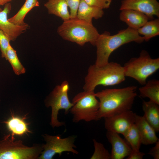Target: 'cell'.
<instances>
[{
	"label": "cell",
	"mask_w": 159,
	"mask_h": 159,
	"mask_svg": "<svg viewBox=\"0 0 159 159\" xmlns=\"http://www.w3.org/2000/svg\"><path fill=\"white\" fill-rule=\"evenodd\" d=\"M104 14L103 9L90 5L84 0H81L77 11L76 17L90 23L93 19H98Z\"/></svg>",
	"instance_id": "2e32d148"
},
{
	"label": "cell",
	"mask_w": 159,
	"mask_h": 159,
	"mask_svg": "<svg viewBox=\"0 0 159 159\" xmlns=\"http://www.w3.org/2000/svg\"><path fill=\"white\" fill-rule=\"evenodd\" d=\"M155 146L152 148L149 154L152 156L154 159H159V141L155 143Z\"/></svg>",
	"instance_id": "f546056e"
},
{
	"label": "cell",
	"mask_w": 159,
	"mask_h": 159,
	"mask_svg": "<svg viewBox=\"0 0 159 159\" xmlns=\"http://www.w3.org/2000/svg\"><path fill=\"white\" fill-rule=\"evenodd\" d=\"M3 9L1 8V7H0V12Z\"/></svg>",
	"instance_id": "1f68e13d"
},
{
	"label": "cell",
	"mask_w": 159,
	"mask_h": 159,
	"mask_svg": "<svg viewBox=\"0 0 159 159\" xmlns=\"http://www.w3.org/2000/svg\"><path fill=\"white\" fill-rule=\"evenodd\" d=\"M4 123L11 132V134L12 137H14L15 135H22L31 132L28 128L27 124L22 119L19 117L12 116Z\"/></svg>",
	"instance_id": "44dd1931"
},
{
	"label": "cell",
	"mask_w": 159,
	"mask_h": 159,
	"mask_svg": "<svg viewBox=\"0 0 159 159\" xmlns=\"http://www.w3.org/2000/svg\"><path fill=\"white\" fill-rule=\"evenodd\" d=\"M58 34L64 39L81 46L90 42L95 46L100 34L92 23L76 17L63 21L57 29Z\"/></svg>",
	"instance_id": "277c9868"
},
{
	"label": "cell",
	"mask_w": 159,
	"mask_h": 159,
	"mask_svg": "<svg viewBox=\"0 0 159 159\" xmlns=\"http://www.w3.org/2000/svg\"><path fill=\"white\" fill-rule=\"evenodd\" d=\"M119 18L132 29L137 30L149 20L147 16L140 12L132 9L122 10Z\"/></svg>",
	"instance_id": "9a60e30c"
},
{
	"label": "cell",
	"mask_w": 159,
	"mask_h": 159,
	"mask_svg": "<svg viewBox=\"0 0 159 159\" xmlns=\"http://www.w3.org/2000/svg\"><path fill=\"white\" fill-rule=\"evenodd\" d=\"M123 66L115 62H109L97 66L91 65L88 69L83 86L84 91L94 90L99 85L108 86L118 85L125 80Z\"/></svg>",
	"instance_id": "3957f363"
},
{
	"label": "cell",
	"mask_w": 159,
	"mask_h": 159,
	"mask_svg": "<svg viewBox=\"0 0 159 159\" xmlns=\"http://www.w3.org/2000/svg\"></svg>",
	"instance_id": "d6a6232c"
},
{
	"label": "cell",
	"mask_w": 159,
	"mask_h": 159,
	"mask_svg": "<svg viewBox=\"0 0 159 159\" xmlns=\"http://www.w3.org/2000/svg\"><path fill=\"white\" fill-rule=\"evenodd\" d=\"M137 87L131 86L120 88L106 89L95 93L99 99V120L131 110L137 95Z\"/></svg>",
	"instance_id": "6da1fadb"
},
{
	"label": "cell",
	"mask_w": 159,
	"mask_h": 159,
	"mask_svg": "<svg viewBox=\"0 0 159 159\" xmlns=\"http://www.w3.org/2000/svg\"><path fill=\"white\" fill-rule=\"evenodd\" d=\"M142 108L144 112L143 116L156 132H158L159 131V105L150 100L143 101Z\"/></svg>",
	"instance_id": "e0dca14e"
},
{
	"label": "cell",
	"mask_w": 159,
	"mask_h": 159,
	"mask_svg": "<svg viewBox=\"0 0 159 159\" xmlns=\"http://www.w3.org/2000/svg\"><path fill=\"white\" fill-rule=\"evenodd\" d=\"M123 67L125 77L132 78L143 85L148 78L159 69V58H152L147 51L143 50L138 57L131 58Z\"/></svg>",
	"instance_id": "5b68a950"
},
{
	"label": "cell",
	"mask_w": 159,
	"mask_h": 159,
	"mask_svg": "<svg viewBox=\"0 0 159 159\" xmlns=\"http://www.w3.org/2000/svg\"><path fill=\"white\" fill-rule=\"evenodd\" d=\"M39 6V4L38 0H26L18 12L13 16L8 19V20L16 25H25L26 24L24 21L26 14L33 8Z\"/></svg>",
	"instance_id": "ffe728a7"
},
{
	"label": "cell",
	"mask_w": 159,
	"mask_h": 159,
	"mask_svg": "<svg viewBox=\"0 0 159 159\" xmlns=\"http://www.w3.org/2000/svg\"><path fill=\"white\" fill-rule=\"evenodd\" d=\"M72 102L74 105L69 112L73 115V122L99 120L100 102L95 96L94 90H84L78 93L73 97Z\"/></svg>",
	"instance_id": "8992f818"
},
{
	"label": "cell",
	"mask_w": 159,
	"mask_h": 159,
	"mask_svg": "<svg viewBox=\"0 0 159 159\" xmlns=\"http://www.w3.org/2000/svg\"><path fill=\"white\" fill-rule=\"evenodd\" d=\"M6 60H8L10 63L16 74L19 75L25 72V69L19 60L16 51L12 48L11 44L7 51Z\"/></svg>",
	"instance_id": "cb8c5ba5"
},
{
	"label": "cell",
	"mask_w": 159,
	"mask_h": 159,
	"mask_svg": "<svg viewBox=\"0 0 159 159\" xmlns=\"http://www.w3.org/2000/svg\"><path fill=\"white\" fill-rule=\"evenodd\" d=\"M10 39L7 35L0 29V50L1 57L6 60V52L10 45Z\"/></svg>",
	"instance_id": "484cf974"
},
{
	"label": "cell",
	"mask_w": 159,
	"mask_h": 159,
	"mask_svg": "<svg viewBox=\"0 0 159 159\" xmlns=\"http://www.w3.org/2000/svg\"><path fill=\"white\" fill-rule=\"evenodd\" d=\"M42 137L45 143L43 144V150L38 159H52L56 154L61 156L62 152L67 151L78 154V152L74 148L76 136H69L62 138L60 135H51L43 134Z\"/></svg>",
	"instance_id": "9c48e42d"
},
{
	"label": "cell",
	"mask_w": 159,
	"mask_h": 159,
	"mask_svg": "<svg viewBox=\"0 0 159 159\" xmlns=\"http://www.w3.org/2000/svg\"><path fill=\"white\" fill-rule=\"evenodd\" d=\"M95 148L94 152L91 159H110V153L101 143L93 139Z\"/></svg>",
	"instance_id": "d4e9b609"
},
{
	"label": "cell",
	"mask_w": 159,
	"mask_h": 159,
	"mask_svg": "<svg viewBox=\"0 0 159 159\" xmlns=\"http://www.w3.org/2000/svg\"><path fill=\"white\" fill-rule=\"evenodd\" d=\"M144 41L143 37L137 30L129 27L113 35L107 32L100 34L95 46L97 48L95 64L101 66L107 64L111 54L123 45L133 42L140 43Z\"/></svg>",
	"instance_id": "7a4b0ae2"
},
{
	"label": "cell",
	"mask_w": 159,
	"mask_h": 159,
	"mask_svg": "<svg viewBox=\"0 0 159 159\" xmlns=\"http://www.w3.org/2000/svg\"><path fill=\"white\" fill-rule=\"evenodd\" d=\"M139 88L141 97H148L150 100L159 105V81L156 79L149 80Z\"/></svg>",
	"instance_id": "d6986e66"
},
{
	"label": "cell",
	"mask_w": 159,
	"mask_h": 159,
	"mask_svg": "<svg viewBox=\"0 0 159 159\" xmlns=\"http://www.w3.org/2000/svg\"><path fill=\"white\" fill-rule=\"evenodd\" d=\"M12 0H0V6L5 5L6 3L12 1Z\"/></svg>",
	"instance_id": "4dcf8cb0"
},
{
	"label": "cell",
	"mask_w": 159,
	"mask_h": 159,
	"mask_svg": "<svg viewBox=\"0 0 159 159\" xmlns=\"http://www.w3.org/2000/svg\"><path fill=\"white\" fill-rule=\"evenodd\" d=\"M136 114L131 110L104 118L105 127L107 131L122 135L135 123Z\"/></svg>",
	"instance_id": "30bf717a"
},
{
	"label": "cell",
	"mask_w": 159,
	"mask_h": 159,
	"mask_svg": "<svg viewBox=\"0 0 159 159\" xmlns=\"http://www.w3.org/2000/svg\"><path fill=\"white\" fill-rule=\"evenodd\" d=\"M123 135L132 150H139L142 144L141 139L139 131L135 123L132 124Z\"/></svg>",
	"instance_id": "603a6c76"
},
{
	"label": "cell",
	"mask_w": 159,
	"mask_h": 159,
	"mask_svg": "<svg viewBox=\"0 0 159 159\" xmlns=\"http://www.w3.org/2000/svg\"><path fill=\"white\" fill-rule=\"evenodd\" d=\"M125 9L142 12L149 19H153L154 16L159 17V3L157 0H122L120 10Z\"/></svg>",
	"instance_id": "8fae6325"
},
{
	"label": "cell",
	"mask_w": 159,
	"mask_h": 159,
	"mask_svg": "<svg viewBox=\"0 0 159 159\" xmlns=\"http://www.w3.org/2000/svg\"><path fill=\"white\" fill-rule=\"evenodd\" d=\"M44 6L49 14L56 16L63 21L70 18L69 7L65 0H48Z\"/></svg>",
	"instance_id": "ac0fdd59"
},
{
	"label": "cell",
	"mask_w": 159,
	"mask_h": 159,
	"mask_svg": "<svg viewBox=\"0 0 159 159\" xmlns=\"http://www.w3.org/2000/svg\"><path fill=\"white\" fill-rule=\"evenodd\" d=\"M106 136L112 147L111 159H123L129 155L132 148L118 133L107 130Z\"/></svg>",
	"instance_id": "4fadbf2b"
},
{
	"label": "cell",
	"mask_w": 159,
	"mask_h": 159,
	"mask_svg": "<svg viewBox=\"0 0 159 159\" xmlns=\"http://www.w3.org/2000/svg\"><path fill=\"white\" fill-rule=\"evenodd\" d=\"M69 89L68 82L64 80L60 85L56 86L45 99L46 106L48 107H50L52 109L50 124L53 128L65 125L64 122H60L58 119L59 110L64 109L65 114H67L74 105L69 100Z\"/></svg>",
	"instance_id": "ba28073f"
},
{
	"label": "cell",
	"mask_w": 159,
	"mask_h": 159,
	"mask_svg": "<svg viewBox=\"0 0 159 159\" xmlns=\"http://www.w3.org/2000/svg\"><path fill=\"white\" fill-rule=\"evenodd\" d=\"M70 9V18H76L81 0H65Z\"/></svg>",
	"instance_id": "83f0119b"
},
{
	"label": "cell",
	"mask_w": 159,
	"mask_h": 159,
	"mask_svg": "<svg viewBox=\"0 0 159 159\" xmlns=\"http://www.w3.org/2000/svg\"><path fill=\"white\" fill-rule=\"evenodd\" d=\"M137 31L139 35L143 36L144 41H149L159 35V19L148 21Z\"/></svg>",
	"instance_id": "7402d4cb"
},
{
	"label": "cell",
	"mask_w": 159,
	"mask_h": 159,
	"mask_svg": "<svg viewBox=\"0 0 159 159\" xmlns=\"http://www.w3.org/2000/svg\"><path fill=\"white\" fill-rule=\"evenodd\" d=\"M145 155L144 153L139 151L132 150L129 155L127 157V159H142Z\"/></svg>",
	"instance_id": "f1b7e54d"
},
{
	"label": "cell",
	"mask_w": 159,
	"mask_h": 159,
	"mask_svg": "<svg viewBox=\"0 0 159 159\" xmlns=\"http://www.w3.org/2000/svg\"><path fill=\"white\" fill-rule=\"evenodd\" d=\"M134 123L140 133L142 144H152L159 140L155 130L143 116L136 115Z\"/></svg>",
	"instance_id": "5bb4252c"
},
{
	"label": "cell",
	"mask_w": 159,
	"mask_h": 159,
	"mask_svg": "<svg viewBox=\"0 0 159 159\" xmlns=\"http://www.w3.org/2000/svg\"><path fill=\"white\" fill-rule=\"evenodd\" d=\"M11 9V4L8 3L4 5V9L0 12V29L7 35L11 41H14L29 29L30 26L27 24L17 25L10 22L7 18V15Z\"/></svg>",
	"instance_id": "7c38bea8"
},
{
	"label": "cell",
	"mask_w": 159,
	"mask_h": 159,
	"mask_svg": "<svg viewBox=\"0 0 159 159\" xmlns=\"http://www.w3.org/2000/svg\"><path fill=\"white\" fill-rule=\"evenodd\" d=\"M11 135L0 140V159H38L44 144H34L29 147L20 140H15Z\"/></svg>",
	"instance_id": "52a82bcc"
},
{
	"label": "cell",
	"mask_w": 159,
	"mask_h": 159,
	"mask_svg": "<svg viewBox=\"0 0 159 159\" xmlns=\"http://www.w3.org/2000/svg\"><path fill=\"white\" fill-rule=\"evenodd\" d=\"M88 4L102 9L109 8L112 0H84Z\"/></svg>",
	"instance_id": "4316f807"
}]
</instances>
